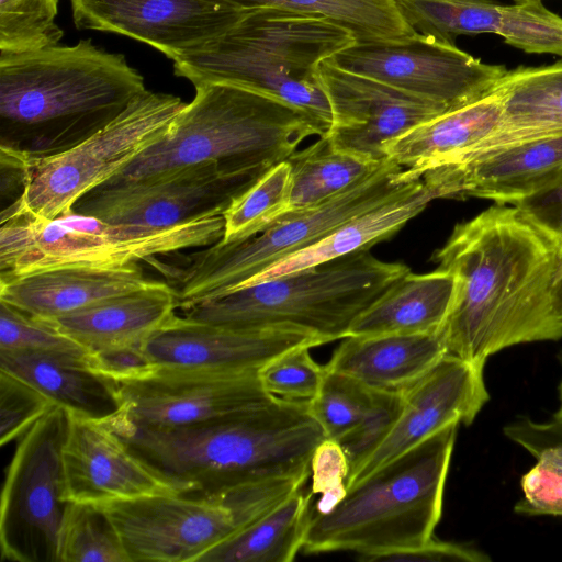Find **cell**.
I'll use <instances>...</instances> for the list:
<instances>
[{
	"label": "cell",
	"mask_w": 562,
	"mask_h": 562,
	"mask_svg": "<svg viewBox=\"0 0 562 562\" xmlns=\"http://www.w3.org/2000/svg\"><path fill=\"white\" fill-rule=\"evenodd\" d=\"M100 507L131 562H198L235 529L231 512L199 492L145 495Z\"/></svg>",
	"instance_id": "9a60e30c"
},
{
	"label": "cell",
	"mask_w": 562,
	"mask_h": 562,
	"mask_svg": "<svg viewBox=\"0 0 562 562\" xmlns=\"http://www.w3.org/2000/svg\"><path fill=\"white\" fill-rule=\"evenodd\" d=\"M369 249L194 304L182 316L237 330L294 329L324 344L344 339L359 315L411 271Z\"/></svg>",
	"instance_id": "52a82bcc"
},
{
	"label": "cell",
	"mask_w": 562,
	"mask_h": 562,
	"mask_svg": "<svg viewBox=\"0 0 562 562\" xmlns=\"http://www.w3.org/2000/svg\"><path fill=\"white\" fill-rule=\"evenodd\" d=\"M55 404L31 384L0 370V442L20 439Z\"/></svg>",
	"instance_id": "60d3db41"
},
{
	"label": "cell",
	"mask_w": 562,
	"mask_h": 562,
	"mask_svg": "<svg viewBox=\"0 0 562 562\" xmlns=\"http://www.w3.org/2000/svg\"><path fill=\"white\" fill-rule=\"evenodd\" d=\"M324 342L294 329L237 330L176 314L120 364H150L216 371H258L276 356L297 346Z\"/></svg>",
	"instance_id": "ffe728a7"
},
{
	"label": "cell",
	"mask_w": 562,
	"mask_h": 562,
	"mask_svg": "<svg viewBox=\"0 0 562 562\" xmlns=\"http://www.w3.org/2000/svg\"><path fill=\"white\" fill-rule=\"evenodd\" d=\"M335 65L431 101L451 111L488 94L507 71L454 43L415 33L402 38L355 42Z\"/></svg>",
	"instance_id": "5bb4252c"
},
{
	"label": "cell",
	"mask_w": 562,
	"mask_h": 562,
	"mask_svg": "<svg viewBox=\"0 0 562 562\" xmlns=\"http://www.w3.org/2000/svg\"><path fill=\"white\" fill-rule=\"evenodd\" d=\"M484 366L447 353L428 373L404 390L394 426L349 473L347 487L448 425L472 424L490 400Z\"/></svg>",
	"instance_id": "ac0fdd59"
},
{
	"label": "cell",
	"mask_w": 562,
	"mask_h": 562,
	"mask_svg": "<svg viewBox=\"0 0 562 562\" xmlns=\"http://www.w3.org/2000/svg\"><path fill=\"white\" fill-rule=\"evenodd\" d=\"M554 303L555 307L562 318V265L560 269V273L558 277V281L554 288Z\"/></svg>",
	"instance_id": "bcb514c9"
},
{
	"label": "cell",
	"mask_w": 562,
	"mask_h": 562,
	"mask_svg": "<svg viewBox=\"0 0 562 562\" xmlns=\"http://www.w3.org/2000/svg\"><path fill=\"white\" fill-rule=\"evenodd\" d=\"M417 33L454 43L460 35L492 33L528 54L562 56V18L542 0H394Z\"/></svg>",
	"instance_id": "44dd1931"
},
{
	"label": "cell",
	"mask_w": 562,
	"mask_h": 562,
	"mask_svg": "<svg viewBox=\"0 0 562 562\" xmlns=\"http://www.w3.org/2000/svg\"><path fill=\"white\" fill-rule=\"evenodd\" d=\"M559 397H560V405H559L558 411L554 413L553 417L562 419V382L559 386Z\"/></svg>",
	"instance_id": "7dc6e473"
},
{
	"label": "cell",
	"mask_w": 562,
	"mask_h": 562,
	"mask_svg": "<svg viewBox=\"0 0 562 562\" xmlns=\"http://www.w3.org/2000/svg\"><path fill=\"white\" fill-rule=\"evenodd\" d=\"M186 105L179 97L147 90L109 125L75 147L27 161L23 193L0 212V223L53 220L71 211L83 195L165 137Z\"/></svg>",
	"instance_id": "30bf717a"
},
{
	"label": "cell",
	"mask_w": 562,
	"mask_h": 562,
	"mask_svg": "<svg viewBox=\"0 0 562 562\" xmlns=\"http://www.w3.org/2000/svg\"><path fill=\"white\" fill-rule=\"evenodd\" d=\"M100 360L56 352L0 350V370L20 378L55 405L106 419L117 408Z\"/></svg>",
	"instance_id": "83f0119b"
},
{
	"label": "cell",
	"mask_w": 562,
	"mask_h": 562,
	"mask_svg": "<svg viewBox=\"0 0 562 562\" xmlns=\"http://www.w3.org/2000/svg\"><path fill=\"white\" fill-rule=\"evenodd\" d=\"M447 353L441 330L348 336L334 350L325 367L371 389L403 392L428 373Z\"/></svg>",
	"instance_id": "484cf974"
},
{
	"label": "cell",
	"mask_w": 562,
	"mask_h": 562,
	"mask_svg": "<svg viewBox=\"0 0 562 562\" xmlns=\"http://www.w3.org/2000/svg\"><path fill=\"white\" fill-rule=\"evenodd\" d=\"M252 10L273 8L326 18L348 29L356 42L402 38L416 31L400 13L394 0H224Z\"/></svg>",
	"instance_id": "d6a6232c"
},
{
	"label": "cell",
	"mask_w": 562,
	"mask_h": 562,
	"mask_svg": "<svg viewBox=\"0 0 562 562\" xmlns=\"http://www.w3.org/2000/svg\"><path fill=\"white\" fill-rule=\"evenodd\" d=\"M61 448L64 498L103 504L154 494L193 493L139 456L105 419L67 411Z\"/></svg>",
	"instance_id": "e0dca14e"
},
{
	"label": "cell",
	"mask_w": 562,
	"mask_h": 562,
	"mask_svg": "<svg viewBox=\"0 0 562 562\" xmlns=\"http://www.w3.org/2000/svg\"><path fill=\"white\" fill-rule=\"evenodd\" d=\"M115 431L150 464L193 493L311 474L313 452L326 438L308 401L281 397L191 426Z\"/></svg>",
	"instance_id": "3957f363"
},
{
	"label": "cell",
	"mask_w": 562,
	"mask_h": 562,
	"mask_svg": "<svg viewBox=\"0 0 562 562\" xmlns=\"http://www.w3.org/2000/svg\"><path fill=\"white\" fill-rule=\"evenodd\" d=\"M312 492H295L276 508L233 531L198 562H291L302 550Z\"/></svg>",
	"instance_id": "4dcf8cb0"
},
{
	"label": "cell",
	"mask_w": 562,
	"mask_h": 562,
	"mask_svg": "<svg viewBox=\"0 0 562 562\" xmlns=\"http://www.w3.org/2000/svg\"><path fill=\"white\" fill-rule=\"evenodd\" d=\"M0 280L60 268L112 269L222 240L223 215L154 228L69 211L0 223Z\"/></svg>",
	"instance_id": "9c48e42d"
},
{
	"label": "cell",
	"mask_w": 562,
	"mask_h": 562,
	"mask_svg": "<svg viewBox=\"0 0 562 562\" xmlns=\"http://www.w3.org/2000/svg\"><path fill=\"white\" fill-rule=\"evenodd\" d=\"M286 161L291 166V191L285 214L327 202L369 178L385 160L375 164L360 159L335 149L325 136H319L312 145L291 154Z\"/></svg>",
	"instance_id": "1f68e13d"
},
{
	"label": "cell",
	"mask_w": 562,
	"mask_h": 562,
	"mask_svg": "<svg viewBox=\"0 0 562 562\" xmlns=\"http://www.w3.org/2000/svg\"><path fill=\"white\" fill-rule=\"evenodd\" d=\"M177 308L172 289L158 280L150 286L45 321L100 361H112L136 350L177 314Z\"/></svg>",
	"instance_id": "603a6c76"
},
{
	"label": "cell",
	"mask_w": 562,
	"mask_h": 562,
	"mask_svg": "<svg viewBox=\"0 0 562 562\" xmlns=\"http://www.w3.org/2000/svg\"><path fill=\"white\" fill-rule=\"evenodd\" d=\"M386 159L369 178L327 202L278 217L261 233L239 241L202 247L190 254H172L146 262L158 270L184 310L238 290L245 282L282 258L304 249L346 221L395 196L422 178Z\"/></svg>",
	"instance_id": "ba28073f"
},
{
	"label": "cell",
	"mask_w": 562,
	"mask_h": 562,
	"mask_svg": "<svg viewBox=\"0 0 562 562\" xmlns=\"http://www.w3.org/2000/svg\"><path fill=\"white\" fill-rule=\"evenodd\" d=\"M502 114L501 100L491 91L392 140L385 147L386 157L423 176L429 169L458 161L483 145L497 133Z\"/></svg>",
	"instance_id": "4316f807"
},
{
	"label": "cell",
	"mask_w": 562,
	"mask_h": 562,
	"mask_svg": "<svg viewBox=\"0 0 562 562\" xmlns=\"http://www.w3.org/2000/svg\"><path fill=\"white\" fill-rule=\"evenodd\" d=\"M157 281L146 278L138 263L112 269H52L0 280V301L46 319L150 286Z\"/></svg>",
	"instance_id": "d4e9b609"
},
{
	"label": "cell",
	"mask_w": 562,
	"mask_h": 562,
	"mask_svg": "<svg viewBox=\"0 0 562 562\" xmlns=\"http://www.w3.org/2000/svg\"><path fill=\"white\" fill-rule=\"evenodd\" d=\"M434 259L454 278L441 328L449 355L485 363L516 345L562 338V247L517 206L496 204L456 225Z\"/></svg>",
	"instance_id": "6da1fadb"
},
{
	"label": "cell",
	"mask_w": 562,
	"mask_h": 562,
	"mask_svg": "<svg viewBox=\"0 0 562 562\" xmlns=\"http://www.w3.org/2000/svg\"><path fill=\"white\" fill-rule=\"evenodd\" d=\"M446 166L454 199L513 205L562 172V134L503 145Z\"/></svg>",
	"instance_id": "cb8c5ba5"
},
{
	"label": "cell",
	"mask_w": 562,
	"mask_h": 562,
	"mask_svg": "<svg viewBox=\"0 0 562 562\" xmlns=\"http://www.w3.org/2000/svg\"><path fill=\"white\" fill-rule=\"evenodd\" d=\"M402 403V392L375 390L372 405L362 419L337 440L349 460L350 472L387 436L400 415Z\"/></svg>",
	"instance_id": "b9f144b4"
},
{
	"label": "cell",
	"mask_w": 562,
	"mask_h": 562,
	"mask_svg": "<svg viewBox=\"0 0 562 562\" xmlns=\"http://www.w3.org/2000/svg\"><path fill=\"white\" fill-rule=\"evenodd\" d=\"M291 191V166L284 160L271 167L223 214L222 243L248 239L285 214Z\"/></svg>",
	"instance_id": "e575fe53"
},
{
	"label": "cell",
	"mask_w": 562,
	"mask_h": 562,
	"mask_svg": "<svg viewBox=\"0 0 562 562\" xmlns=\"http://www.w3.org/2000/svg\"><path fill=\"white\" fill-rule=\"evenodd\" d=\"M146 91L143 76L122 54L90 40L0 53V150L26 161L61 154Z\"/></svg>",
	"instance_id": "7a4b0ae2"
},
{
	"label": "cell",
	"mask_w": 562,
	"mask_h": 562,
	"mask_svg": "<svg viewBox=\"0 0 562 562\" xmlns=\"http://www.w3.org/2000/svg\"><path fill=\"white\" fill-rule=\"evenodd\" d=\"M67 409L55 405L21 438L8 468L0 506L2 558L57 562L64 498L61 448Z\"/></svg>",
	"instance_id": "7c38bea8"
},
{
	"label": "cell",
	"mask_w": 562,
	"mask_h": 562,
	"mask_svg": "<svg viewBox=\"0 0 562 562\" xmlns=\"http://www.w3.org/2000/svg\"><path fill=\"white\" fill-rule=\"evenodd\" d=\"M77 29L112 32L175 58L233 26L247 11L223 0H69Z\"/></svg>",
	"instance_id": "d6986e66"
},
{
	"label": "cell",
	"mask_w": 562,
	"mask_h": 562,
	"mask_svg": "<svg viewBox=\"0 0 562 562\" xmlns=\"http://www.w3.org/2000/svg\"><path fill=\"white\" fill-rule=\"evenodd\" d=\"M0 350L56 352L95 358L45 319L0 301Z\"/></svg>",
	"instance_id": "f35d334b"
},
{
	"label": "cell",
	"mask_w": 562,
	"mask_h": 562,
	"mask_svg": "<svg viewBox=\"0 0 562 562\" xmlns=\"http://www.w3.org/2000/svg\"><path fill=\"white\" fill-rule=\"evenodd\" d=\"M460 424L453 423L347 487L327 514L312 509L302 550L387 561L434 538Z\"/></svg>",
	"instance_id": "5b68a950"
},
{
	"label": "cell",
	"mask_w": 562,
	"mask_h": 562,
	"mask_svg": "<svg viewBox=\"0 0 562 562\" xmlns=\"http://www.w3.org/2000/svg\"><path fill=\"white\" fill-rule=\"evenodd\" d=\"M374 394V389L360 381L326 369L322 386L308 401V407L326 437L339 440L362 419Z\"/></svg>",
	"instance_id": "8d00e7d4"
},
{
	"label": "cell",
	"mask_w": 562,
	"mask_h": 562,
	"mask_svg": "<svg viewBox=\"0 0 562 562\" xmlns=\"http://www.w3.org/2000/svg\"><path fill=\"white\" fill-rule=\"evenodd\" d=\"M110 382L117 404L105 420L114 429L179 428L261 407L277 396L258 371H216L150 364L97 369Z\"/></svg>",
	"instance_id": "8fae6325"
},
{
	"label": "cell",
	"mask_w": 562,
	"mask_h": 562,
	"mask_svg": "<svg viewBox=\"0 0 562 562\" xmlns=\"http://www.w3.org/2000/svg\"><path fill=\"white\" fill-rule=\"evenodd\" d=\"M514 1H516V0H514Z\"/></svg>",
	"instance_id": "c3c4849f"
},
{
	"label": "cell",
	"mask_w": 562,
	"mask_h": 562,
	"mask_svg": "<svg viewBox=\"0 0 562 562\" xmlns=\"http://www.w3.org/2000/svg\"><path fill=\"white\" fill-rule=\"evenodd\" d=\"M57 562H131L117 531L97 504L68 502L58 533Z\"/></svg>",
	"instance_id": "836d02e7"
},
{
	"label": "cell",
	"mask_w": 562,
	"mask_h": 562,
	"mask_svg": "<svg viewBox=\"0 0 562 562\" xmlns=\"http://www.w3.org/2000/svg\"><path fill=\"white\" fill-rule=\"evenodd\" d=\"M311 348L307 345L297 346L265 363L258 370L265 390L281 398L312 400L322 386L326 368L313 359Z\"/></svg>",
	"instance_id": "ab89813d"
},
{
	"label": "cell",
	"mask_w": 562,
	"mask_h": 562,
	"mask_svg": "<svg viewBox=\"0 0 562 562\" xmlns=\"http://www.w3.org/2000/svg\"><path fill=\"white\" fill-rule=\"evenodd\" d=\"M349 460L340 443L326 437L315 448L311 459L312 494H321L314 508L329 513L347 494Z\"/></svg>",
	"instance_id": "7bdbcfd3"
},
{
	"label": "cell",
	"mask_w": 562,
	"mask_h": 562,
	"mask_svg": "<svg viewBox=\"0 0 562 562\" xmlns=\"http://www.w3.org/2000/svg\"><path fill=\"white\" fill-rule=\"evenodd\" d=\"M194 88L195 97L170 132L105 183L149 179L206 161L274 166L307 137L325 135L304 113L270 95L228 83Z\"/></svg>",
	"instance_id": "8992f818"
},
{
	"label": "cell",
	"mask_w": 562,
	"mask_h": 562,
	"mask_svg": "<svg viewBox=\"0 0 562 562\" xmlns=\"http://www.w3.org/2000/svg\"><path fill=\"white\" fill-rule=\"evenodd\" d=\"M310 475L268 479L199 493L221 503L231 512L235 531L262 517L302 490Z\"/></svg>",
	"instance_id": "74e56055"
},
{
	"label": "cell",
	"mask_w": 562,
	"mask_h": 562,
	"mask_svg": "<svg viewBox=\"0 0 562 562\" xmlns=\"http://www.w3.org/2000/svg\"><path fill=\"white\" fill-rule=\"evenodd\" d=\"M271 167L206 161L149 179L104 183L72 211L115 224L171 227L223 215Z\"/></svg>",
	"instance_id": "4fadbf2b"
},
{
	"label": "cell",
	"mask_w": 562,
	"mask_h": 562,
	"mask_svg": "<svg viewBox=\"0 0 562 562\" xmlns=\"http://www.w3.org/2000/svg\"><path fill=\"white\" fill-rule=\"evenodd\" d=\"M454 293L453 276L440 269L407 272L353 322L349 336L427 334L441 330Z\"/></svg>",
	"instance_id": "f546056e"
},
{
	"label": "cell",
	"mask_w": 562,
	"mask_h": 562,
	"mask_svg": "<svg viewBox=\"0 0 562 562\" xmlns=\"http://www.w3.org/2000/svg\"><path fill=\"white\" fill-rule=\"evenodd\" d=\"M513 205L562 247V172L553 181Z\"/></svg>",
	"instance_id": "ee69618b"
},
{
	"label": "cell",
	"mask_w": 562,
	"mask_h": 562,
	"mask_svg": "<svg viewBox=\"0 0 562 562\" xmlns=\"http://www.w3.org/2000/svg\"><path fill=\"white\" fill-rule=\"evenodd\" d=\"M437 199H453L446 166L429 169L392 199L346 221L315 244L272 263L240 288L321 266L370 248L394 235Z\"/></svg>",
	"instance_id": "7402d4cb"
},
{
	"label": "cell",
	"mask_w": 562,
	"mask_h": 562,
	"mask_svg": "<svg viewBox=\"0 0 562 562\" xmlns=\"http://www.w3.org/2000/svg\"><path fill=\"white\" fill-rule=\"evenodd\" d=\"M58 0H0V53H24L59 44Z\"/></svg>",
	"instance_id": "d590c367"
},
{
	"label": "cell",
	"mask_w": 562,
	"mask_h": 562,
	"mask_svg": "<svg viewBox=\"0 0 562 562\" xmlns=\"http://www.w3.org/2000/svg\"><path fill=\"white\" fill-rule=\"evenodd\" d=\"M490 558L470 546L442 541L435 537L418 549L392 557L394 562H485Z\"/></svg>",
	"instance_id": "f6af8a7d"
},
{
	"label": "cell",
	"mask_w": 562,
	"mask_h": 562,
	"mask_svg": "<svg viewBox=\"0 0 562 562\" xmlns=\"http://www.w3.org/2000/svg\"><path fill=\"white\" fill-rule=\"evenodd\" d=\"M319 80L330 110L324 135L340 151L381 164L385 147L415 126L445 112L443 106L325 60Z\"/></svg>",
	"instance_id": "2e32d148"
},
{
	"label": "cell",
	"mask_w": 562,
	"mask_h": 562,
	"mask_svg": "<svg viewBox=\"0 0 562 562\" xmlns=\"http://www.w3.org/2000/svg\"><path fill=\"white\" fill-rule=\"evenodd\" d=\"M356 41L351 31L321 15L258 8L175 58L173 72L194 87L228 83L276 98L326 134L331 117L319 67Z\"/></svg>",
	"instance_id": "277c9868"
},
{
	"label": "cell",
	"mask_w": 562,
	"mask_h": 562,
	"mask_svg": "<svg viewBox=\"0 0 562 562\" xmlns=\"http://www.w3.org/2000/svg\"><path fill=\"white\" fill-rule=\"evenodd\" d=\"M492 91L502 103L501 126L460 160L503 145L562 134V60L507 69Z\"/></svg>",
	"instance_id": "f1b7e54d"
}]
</instances>
